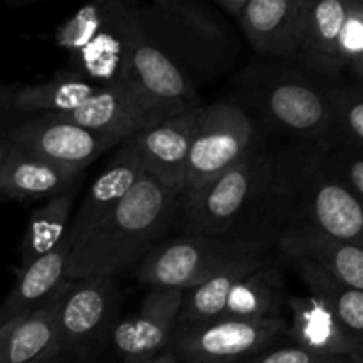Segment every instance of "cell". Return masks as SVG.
I'll list each match as a JSON object with an SVG mask.
<instances>
[{
    "mask_svg": "<svg viewBox=\"0 0 363 363\" xmlns=\"http://www.w3.org/2000/svg\"><path fill=\"white\" fill-rule=\"evenodd\" d=\"M179 197L177 191L142 174L119 206L71 247L66 280L112 277L144 259L176 218Z\"/></svg>",
    "mask_w": 363,
    "mask_h": 363,
    "instance_id": "obj_1",
    "label": "cell"
},
{
    "mask_svg": "<svg viewBox=\"0 0 363 363\" xmlns=\"http://www.w3.org/2000/svg\"><path fill=\"white\" fill-rule=\"evenodd\" d=\"M149 41L195 84L234 69L241 53L236 28L213 2L155 0L137 4Z\"/></svg>",
    "mask_w": 363,
    "mask_h": 363,
    "instance_id": "obj_2",
    "label": "cell"
},
{
    "mask_svg": "<svg viewBox=\"0 0 363 363\" xmlns=\"http://www.w3.org/2000/svg\"><path fill=\"white\" fill-rule=\"evenodd\" d=\"M321 80L296 62H266L247 67L234 80L240 98L269 126L300 142L328 145L330 108Z\"/></svg>",
    "mask_w": 363,
    "mask_h": 363,
    "instance_id": "obj_3",
    "label": "cell"
},
{
    "mask_svg": "<svg viewBox=\"0 0 363 363\" xmlns=\"http://www.w3.org/2000/svg\"><path fill=\"white\" fill-rule=\"evenodd\" d=\"M124 55L117 87L123 89L145 130L199 108L195 85L169 57L147 39L137 4H124Z\"/></svg>",
    "mask_w": 363,
    "mask_h": 363,
    "instance_id": "obj_4",
    "label": "cell"
},
{
    "mask_svg": "<svg viewBox=\"0 0 363 363\" xmlns=\"http://www.w3.org/2000/svg\"><path fill=\"white\" fill-rule=\"evenodd\" d=\"M11 105L21 113H48L121 140L145 130L123 89L94 84L77 73H62L41 85L18 89Z\"/></svg>",
    "mask_w": 363,
    "mask_h": 363,
    "instance_id": "obj_5",
    "label": "cell"
},
{
    "mask_svg": "<svg viewBox=\"0 0 363 363\" xmlns=\"http://www.w3.org/2000/svg\"><path fill=\"white\" fill-rule=\"evenodd\" d=\"M284 147L254 149L204 186L183 195L186 234L230 236L279 169Z\"/></svg>",
    "mask_w": 363,
    "mask_h": 363,
    "instance_id": "obj_6",
    "label": "cell"
},
{
    "mask_svg": "<svg viewBox=\"0 0 363 363\" xmlns=\"http://www.w3.org/2000/svg\"><path fill=\"white\" fill-rule=\"evenodd\" d=\"M268 247L229 236L186 234L156 245L142 259L138 280L151 289L188 291L243 259L264 254Z\"/></svg>",
    "mask_w": 363,
    "mask_h": 363,
    "instance_id": "obj_7",
    "label": "cell"
},
{
    "mask_svg": "<svg viewBox=\"0 0 363 363\" xmlns=\"http://www.w3.org/2000/svg\"><path fill=\"white\" fill-rule=\"evenodd\" d=\"M255 145V123L241 103L220 99L201 106L181 197L215 179Z\"/></svg>",
    "mask_w": 363,
    "mask_h": 363,
    "instance_id": "obj_8",
    "label": "cell"
},
{
    "mask_svg": "<svg viewBox=\"0 0 363 363\" xmlns=\"http://www.w3.org/2000/svg\"><path fill=\"white\" fill-rule=\"evenodd\" d=\"M286 330V319H216L177 328L170 344L184 363H241L261 354Z\"/></svg>",
    "mask_w": 363,
    "mask_h": 363,
    "instance_id": "obj_9",
    "label": "cell"
},
{
    "mask_svg": "<svg viewBox=\"0 0 363 363\" xmlns=\"http://www.w3.org/2000/svg\"><path fill=\"white\" fill-rule=\"evenodd\" d=\"M326 147V144H315L301 172L289 225L305 223L337 240L362 245V202L325 172L323 152Z\"/></svg>",
    "mask_w": 363,
    "mask_h": 363,
    "instance_id": "obj_10",
    "label": "cell"
},
{
    "mask_svg": "<svg viewBox=\"0 0 363 363\" xmlns=\"http://www.w3.org/2000/svg\"><path fill=\"white\" fill-rule=\"evenodd\" d=\"M117 303L113 277L98 275L69 280L57 312L60 346L64 357L78 362L96 357L112 326Z\"/></svg>",
    "mask_w": 363,
    "mask_h": 363,
    "instance_id": "obj_11",
    "label": "cell"
},
{
    "mask_svg": "<svg viewBox=\"0 0 363 363\" xmlns=\"http://www.w3.org/2000/svg\"><path fill=\"white\" fill-rule=\"evenodd\" d=\"M6 137L14 147L28 155L80 172L110 147L124 142L113 135L87 130L48 113L21 121L7 131Z\"/></svg>",
    "mask_w": 363,
    "mask_h": 363,
    "instance_id": "obj_12",
    "label": "cell"
},
{
    "mask_svg": "<svg viewBox=\"0 0 363 363\" xmlns=\"http://www.w3.org/2000/svg\"><path fill=\"white\" fill-rule=\"evenodd\" d=\"M184 291L151 289L140 311L112 328V344L123 363H144L158 357L172 342L179 323Z\"/></svg>",
    "mask_w": 363,
    "mask_h": 363,
    "instance_id": "obj_13",
    "label": "cell"
},
{
    "mask_svg": "<svg viewBox=\"0 0 363 363\" xmlns=\"http://www.w3.org/2000/svg\"><path fill=\"white\" fill-rule=\"evenodd\" d=\"M199 108L170 117L131 137L144 172L179 195L184 188Z\"/></svg>",
    "mask_w": 363,
    "mask_h": 363,
    "instance_id": "obj_14",
    "label": "cell"
},
{
    "mask_svg": "<svg viewBox=\"0 0 363 363\" xmlns=\"http://www.w3.org/2000/svg\"><path fill=\"white\" fill-rule=\"evenodd\" d=\"M351 0H301L298 64L328 84L344 73L339 38Z\"/></svg>",
    "mask_w": 363,
    "mask_h": 363,
    "instance_id": "obj_15",
    "label": "cell"
},
{
    "mask_svg": "<svg viewBox=\"0 0 363 363\" xmlns=\"http://www.w3.org/2000/svg\"><path fill=\"white\" fill-rule=\"evenodd\" d=\"M142 174L144 169L138 160L133 138L130 137L121 144V149L116 152L112 162L91 184L80 209L71 218L64 241L73 247L82 238L87 236L130 194Z\"/></svg>",
    "mask_w": 363,
    "mask_h": 363,
    "instance_id": "obj_16",
    "label": "cell"
},
{
    "mask_svg": "<svg viewBox=\"0 0 363 363\" xmlns=\"http://www.w3.org/2000/svg\"><path fill=\"white\" fill-rule=\"evenodd\" d=\"M300 20L301 0H248L238 23L259 55L298 64Z\"/></svg>",
    "mask_w": 363,
    "mask_h": 363,
    "instance_id": "obj_17",
    "label": "cell"
},
{
    "mask_svg": "<svg viewBox=\"0 0 363 363\" xmlns=\"http://www.w3.org/2000/svg\"><path fill=\"white\" fill-rule=\"evenodd\" d=\"M286 259L301 257L314 262L351 289L363 291V247L337 240L315 227L291 223L277 238Z\"/></svg>",
    "mask_w": 363,
    "mask_h": 363,
    "instance_id": "obj_18",
    "label": "cell"
},
{
    "mask_svg": "<svg viewBox=\"0 0 363 363\" xmlns=\"http://www.w3.org/2000/svg\"><path fill=\"white\" fill-rule=\"evenodd\" d=\"M67 282L45 307L0 326V363H55L64 357L57 312Z\"/></svg>",
    "mask_w": 363,
    "mask_h": 363,
    "instance_id": "obj_19",
    "label": "cell"
},
{
    "mask_svg": "<svg viewBox=\"0 0 363 363\" xmlns=\"http://www.w3.org/2000/svg\"><path fill=\"white\" fill-rule=\"evenodd\" d=\"M293 321L291 339L298 347L326 358H344L350 363H363V344L347 335L335 315L312 296H287Z\"/></svg>",
    "mask_w": 363,
    "mask_h": 363,
    "instance_id": "obj_20",
    "label": "cell"
},
{
    "mask_svg": "<svg viewBox=\"0 0 363 363\" xmlns=\"http://www.w3.org/2000/svg\"><path fill=\"white\" fill-rule=\"evenodd\" d=\"M80 170L55 165L21 149H11L0 167V199L41 201L73 190Z\"/></svg>",
    "mask_w": 363,
    "mask_h": 363,
    "instance_id": "obj_21",
    "label": "cell"
},
{
    "mask_svg": "<svg viewBox=\"0 0 363 363\" xmlns=\"http://www.w3.org/2000/svg\"><path fill=\"white\" fill-rule=\"evenodd\" d=\"M71 245L62 241L50 254L18 272V282L0 307V326L20 315L45 307L59 294L66 282V262Z\"/></svg>",
    "mask_w": 363,
    "mask_h": 363,
    "instance_id": "obj_22",
    "label": "cell"
},
{
    "mask_svg": "<svg viewBox=\"0 0 363 363\" xmlns=\"http://www.w3.org/2000/svg\"><path fill=\"white\" fill-rule=\"evenodd\" d=\"M286 300L282 269L268 259L233 287L220 319H284Z\"/></svg>",
    "mask_w": 363,
    "mask_h": 363,
    "instance_id": "obj_23",
    "label": "cell"
},
{
    "mask_svg": "<svg viewBox=\"0 0 363 363\" xmlns=\"http://www.w3.org/2000/svg\"><path fill=\"white\" fill-rule=\"evenodd\" d=\"M287 261L308 287L311 296L335 315L347 335L363 344V291L344 286L340 280L307 259L291 257Z\"/></svg>",
    "mask_w": 363,
    "mask_h": 363,
    "instance_id": "obj_24",
    "label": "cell"
},
{
    "mask_svg": "<svg viewBox=\"0 0 363 363\" xmlns=\"http://www.w3.org/2000/svg\"><path fill=\"white\" fill-rule=\"evenodd\" d=\"M268 259V252L252 255V257H247L243 259V261L236 262V264L229 266V268L223 269L222 273H218V275L211 277L209 280L202 282L201 286L184 291L177 328H184V326H194L201 325V323H209L220 319L233 287L236 286L240 280H243L248 273H252L254 269H257L259 266L264 264Z\"/></svg>",
    "mask_w": 363,
    "mask_h": 363,
    "instance_id": "obj_25",
    "label": "cell"
},
{
    "mask_svg": "<svg viewBox=\"0 0 363 363\" xmlns=\"http://www.w3.org/2000/svg\"><path fill=\"white\" fill-rule=\"evenodd\" d=\"M74 195L77 191L73 188L66 194L50 199L43 208L35 209L21 243L20 272L62 243L71 222Z\"/></svg>",
    "mask_w": 363,
    "mask_h": 363,
    "instance_id": "obj_26",
    "label": "cell"
},
{
    "mask_svg": "<svg viewBox=\"0 0 363 363\" xmlns=\"http://www.w3.org/2000/svg\"><path fill=\"white\" fill-rule=\"evenodd\" d=\"M330 108L328 147L363 151V94L362 85L330 84L326 89Z\"/></svg>",
    "mask_w": 363,
    "mask_h": 363,
    "instance_id": "obj_27",
    "label": "cell"
},
{
    "mask_svg": "<svg viewBox=\"0 0 363 363\" xmlns=\"http://www.w3.org/2000/svg\"><path fill=\"white\" fill-rule=\"evenodd\" d=\"M323 169L333 181L346 188L357 201L363 199V151L347 147H326Z\"/></svg>",
    "mask_w": 363,
    "mask_h": 363,
    "instance_id": "obj_28",
    "label": "cell"
},
{
    "mask_svg": "<svg viewBox=\"0 0 363 363\" xmlns=\"http://www.w3.org/2000/svg\"><path fill=\"white\" fill-rule=\"evenodd\" d=\"M339 55L344 71L350 69L357 78L363 80V4L362 0H351L350 9L344 18L339 38Z\"/></svg>",
    "mask_w": 363,
    "mask_h": 363,
    "instance_id": "obj_29",
    "label": "cell"
},
{
    "mask_svg": "<svg viewBox=\"0 0 363 363\" xmlns=\"http://www.w3.org/2000/svg\"><path fill=\"white\" fill-rule=\"evenodd\" d=\"M241 363H350L344 358H326L319 354L308 353L301 347H282V350L272 351V353H261L257 357L245 360Z\"/></svg>",
    "mask_w": 363,
    "mask_h": 363,
    "instance_id": "obj_30",
    "label": "cell"
},
{
    "mask_svg": "<svg viewBox=\"0 0 363 363\" xmlns=\"http://www.w3.org/2000/svg\"><path fill=\"white\" fill-rule=\"evenodd\" d=\"M213 4H215L216 9H218L222 14H225L227 18L240 20V16L243 14L245 7H247L248 0H215Z\"/></svg>",
    "mask_w": 363,
    "mask_h": 363,
    "instance_id": "obj_31",
    "label": "cell"
},
{
    "mask_svg": "<svg viewBox=\"0 0 363 363\" xmlns=\"http://www.w3.org/2000/svg\"><path fill=\"white\" fill-rule=\"evenodd\" d=\"M144 363H179V358H177V354L174 353V347H172V344H170V346L167 347L165 351H162L158 357L151 358V360H147Z\"/></svg>",
    "mask_w": 363,
    "mask_h": 363,
    "instance_id": "obj_32",
    "label": "cell"
},
{
    "mask_svg": "<svg viewBox=\"0 0 363 363\" xmlns=\"http://www.w3.org/2000/svg\"><path fill=\"white\" fill-rule=\"evenodd\" d=\"M11 101H13V91L9 87H0V117L13 108Z\"/></svg>",
    "mask_w": 363,
    "mask_h": 363,
    "instance_id": "obj_33",
    "label": "cell"
},
{
    "mask_svg": "<svg viewBox=\"0 0 363 363\" xmlns=\"http://www.w3.org/2000/svg\"><path fill=\"white\" fill-rule=\"evenodd\" d=\"M11 149H13V144L9 142V138L4 135L2 138H0V167L4 165V162H6V158L9 156Z\"/></svg>",
    "mask_w": 363,
    "mask_h": 363,
    "instance_id": "obj_34",
    "label": "cell"
}]
</instances>
